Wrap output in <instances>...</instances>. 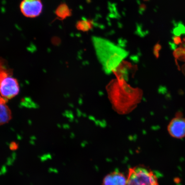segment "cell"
Instances as JSON below:
<instances>
[{
	"label": "cell",
	"instance_id": "277c9868",
	"mask_svg": "<svg viewBox=\"0 0 185 185\" xmlns=\"http://www.w3.org/2000/svg\"><path fill=\"white\" fill-rule=\"evenodd\" d=\"M0 79V94L6 99H11L17 96L19 92L17 80L11 76H2Z\"/></svg>",
	"mask_w": 185,
	"mask_h": 185
},
{
	"label": "cell",
	"instance_id": "8fae6325",
	"mask_svg": "<svg viewBox=\"0 0 185 185\" xmlns=\"http://www.w3.org/2000/svg\"><path fill=\"white\" fill-rule=\"evenodd\" d=\"M144 1H149V0H144Z\"/></svg>",
	"mask_w": 185,
	"mask_h": 185
},
{
	"label": "cell",
	"instance_id": "9c48e42d",
	"mask_svg": "<svg viewBox=\"0 0 185 185\" xmlns=\"http://www.w3.org/2000/svg\"><path fill=\"white\" fill-rule=\"evenodd\" d=\"M55 14L57 19L60 20H64L72 15V10L69 7L67 4L65 3L60 4L56 8Z\"/></svg>",
	"mask_w": 185,
	"mask_h": 185
},
{
	"label": "cell",
	"instance_id": "52a82bcc",
	"mask_svg": "<svg viewBox=\"0 0 185 185\" xmlns=\"http://www.w3.org/2000/svg\"><path fill=\"white\" fill-rule=\"evenodd\" d=\"M127 178L119 172H112L107 175L103 180V185H126Z\"/></svg>",
	"mask_w": 185,
	"mask_h": 185
},
{
	"label": "cell",
	"instance_id": "7a4b0ae2",
	"mask_svg": "<svg viewBox=\"0 0 185 185\" xmlns=\"http://www.w3.org/2000/svg\"><path fill=\"white\" fill-rule=\"evenodd\" d=\"M92 42L97 58L107 72L115 71L127 56L126 51L104 38L94 37Z\"/></svg>",
	"mask_w": 185,
	"mask_h": 185
},
{
	"label": "cell",
	"instance_id": "8992f818",
	"mask_svg": "<svg viewBox=\"0 0 185 185\" xmlns=\"http://www.w3.org/2000/svg\"><path fill=\"white\" fill-rule=\"evenodd\" d=\"M168 131L172 137L177 139L185 137V118L181 116L174 118L169 123Z\"/></svg>",
	"mask_w": 185,
	"mask_h": 185
},
{
	"label": "cell",
	"instance_id": "6da1fadb",
	"mask_svg": "<svg viewBox=\"0 0 185 185\" xmlns=\"http://www.w3.org/2000/svg\"><path fill=\"white\" fill-rule=\"evenodd\" d=\"M107 90L114 108L120 113H127L133 110L142 96L140 90L132 88L123 79L111 82Z\"/></svg>",
	"mask_w": 185,
	"mask_h": 185
},
{
	"label": "cell",
	"instance_id": "3957f363",
	"mask_svg": "<svg viewBox=\"0 0 185 185\" xmlns=\"http://www.w3.org/2000/svg\"><path fill=\"white\" fill-rule=\"evenodd\" d=\"M127 178L126 185H159L154 173L141 165L130 168Z\"/></svg>",
	"mask_w": 185,
	"mask_h": 185
},
{
	"label": "cell",
	"instance_id": "ba28073f",
	"mask_svg": "<svg viewBox=\"0 0 185 185\" xmlns=\"http://www.w3.org/2000/svg\"><path fill=\"white\" fill-rule=\"evenodd\" d=\"M4 99H0V125L8 123L12 118L10 109L5 104Z\"/></svg>",
	"mask_w": 185,
	"mask_h": 185
},
{
	"label": "cell",
	"instance_id": "30bf717a",
	"mask_svg": "<svg viewBox=\"0 0 185 185\" xmlns=\"http://www.w3.org/2000/svg\"><path fill=\"white\" fill-rule=\"evenodd\" d=\"M94 27L93 21L91 19H82L78 21L75 25L76 29L79 31L86 32L90 31Z\"/></svg>",
	"mask_w": 185,
	"mask_h": 185
},
{
	"label": "cell",
	"instance_id": "5b68a950",
	"mask_svg": "<svg viewBox=\"0 0 185 185\" xmlns=\"http://www.w3.org/2000/svg\"><path fill=\"white\" fill-rule=\"evenodd\" d=\"M43 9L41 0H22L20 4L21 12L27 18L39 17L42 13Z\"/></svg>",
	"mask_w": 185,
	"mask_h": 185
}]
</instances>
